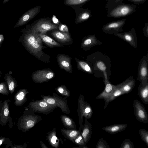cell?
<instances>
[{
  "mask_svg": "<svg viewBox=\"0 0 148 148\" xmlns=\"http://www.w3.org/2000/svg\"><path fill=\"white\" fill-rule=\"evenodd\" d=\"M86 59L92 69L95 77H102L104 82L109 80L111 75V65L108 56L102 52L98 51L88 56Z\"/></svg>",
  "mask_w": 148,
  "mask_h": 148,
  "instance_id": "obj_2",
  "label": "cell"
},
{
  "mask_svg": "<svg viewBox=\"0 0 148 148\" xmlns=\"http://www.w3.org/2000/svg\"><path fill=\"white\" fill-rule=\"evenodd\" d=\"M10 92L6 82H1L0 83V93L4 95H8Z\"/></svg>",
  "mask_w": 148,
  "mask_h": 148,
  "instance_id": "obj_27",
  "label": "cell"
},
{
  "mask_svg": "<svg viewBox=\"0 0 148 148\" xmlns=\"http://www.w3.org/2000/svg\"><path fill=\"white\" fill-rule=\"evenodd\" d=\"M79 132L75 130H72L69 132V136L71 138H72L77 136Z\"/></svg>",
  "mask_w": 148,
  "mask_h": 148,
  "instance_id": "obj_35",
  "label": "cell"
},
{
  "mask_svg": "<svg viewBox=\"0 0 148 148\" xmlns=\"http://www.w3.org/2000/svg\"><path fill=\"white\" fill-rule=\"evenodd\" d=\"M5 75L4 78L7 84L9 92L11 94H12L16 88L18 86L17 82L15 78L10 74L6 73Z\"/></svg>",
  "mask_w": 148,
  "mask_h": 148,
  "instance_id": "obj_23",
  "label": "cell"
},
{
  "mask_svg": "<svg viewBox=\"0 0 148 148\" xmlns=\"http://www.w3.org/2000/svg\"><path fill=\"white\" fill-rule=\"evenodd\" d=\"M72 58L64 54H58L57 59L60 68L69 73H72L73 69L71 64Z\"/></svg>",
  "mask_w": 148,
  "mask_h": 148,
  "instance_id": "obj_8",
  "label": "cell"
},
{
  "mask_svg": "<svg viewBox=\"0 0 148 148\" xmlns=\"http://www.w3.org/2000/svg\"><path fill=\"white\" fill-rule=\"evenodd\" d=\"M4 40V38L3 35L2 34H0V49L1 47Z\"/></svg>",
  "mask_w": 148,
  "mask_h": 148,
  "instance_id": "obj_39",
  "label": "cell"
},
{
  "mask_svg": "<svg viewBox=\"0 0 148 148\" xmlns=\"http://www.w3.org/2000/svg\"><path fill=\"white\" fill-rule=\"evenodd\" d=\"M55 76L54 73L50 69L38 70L33 73L32 80L36 83H42L48 81Z\"/></svg>",
  "mask_w": 148,
  "mask_h": 148,
  "instance_id": "obj_5",
  "label": "cell"
},
{
  "mask_svg": "<svg viewBox=\"0 0 148 148\" xmlns=\"http://www.w3.org/2000/svg\"><path fill=\"white\" fill-rule=\"evenodd\" d=\"M64 122L68 125L70 126L72 125V121L69 118L66 117L64 119Z\"/></svg>",
  "mask_w": 148,
  "mask_h": 148,
  "instance_id": "obj_36",
  "label": "cell"
},
{
  "mask_svg": "<svg viewBox=\"0 0 148 148\" xmlns=\"http://www.w3.org/2000/svg\"><path fill=\"white\" fill-rule=\"evenodd\" d=\"M139 133L142 140L148 147V131L142 128L139 131Z\"/></svg>",
  "mask_w": 148,
  "mask_h": 148,
  "instance_id": "obj_26",
  "label": "cell"
},
{
  "mask_svg": "<svg viewBox=\"0 0 148 148\" xmlns=\"http://www.w3.org/2000/svg\"><path fill=\"white\" fill-rule=\"evenodd\" d=\"M40 7L38 6L30 9L23 14L19 18L14 28L21 27L26 24L38 13Z\"/></svg>",
  "mask_w": 148,
  "mask_h": 148,
  "instance_id": "obj_7",
  "label": "cell"
},
{
  "mask_svg": "<svg viewBox=\"0 0 148 148\" xmlns=\"http://www.w3.org/2000/svg\"><path fill=\"white\" fill-rule=\"evenodd\" d=\"M57 139V138L55 136H53L51 138V142L53 144H55L56 142V140Z\"/></svg>",
  "mask_w": 148,
  "mask_h": 148,
  "instance_id": "obj_40",
  "label": "cell"
},
{
  "mask_svg": "<svg viewBox=\"0 0 148 148\" xmlns=\"http://www.w3.org/2000/svg\"><path fill=\"white\" fill-rule=\"evenodd\" d=\"M90 17V14L87 12H84L80 14L78 16L77 21L81 22L88 19Z\"/></svg>",
  "mask_w": 148,
  "mask_h": 148,
  "instance_id": "obj_32",
  "label": "cell"
},
{
  "mask_svg": "<svg viewBox=\"0 0 148 148\" xmlns=\"http://www.w3.org/2000/svg\"><path fill=\"white\" fill-rule=\"evenodd\" d=\"M127 126L126 124H117L103 127L102 129L110 134H114L125 130Z\"/></svg>",
  "mask_w": 148,
  "mask_h": 148,
  "instance_id": "obj_17",
  "label": "cell"
},
{
  "mask_svg": "<svg viewBox=\"0 0 148 148\" xmlns=\"http://www.w3.org/2000/svg\"><path fill=\"white\" fill-rule=\"evenodd\" d=\"M75 58L78 69L90 74H94L92 69L87 61L79 60L76 58Z\"/></svg>",
  "mask_w": 148,
  "mask_h": 148,
  "instance_id": "obj_21",
  "label": "cell"
},
{
  "mask_svg": "<svg viewBox=\"0 0 148 148\" xmlns=\"http://www.w3.org/2000/svg\"><path fill=\"white\" fill-rule=\"evenodd\" d=\"M27 28L34 32L46 34L47 32L58 29V26L52 23L50 20L41 19L30 28L27 27Z\"/></svg>",
  "mask_w": 148,
  "mask_h": 148,
  "instance_id": "obj_3",
  "label": "cell"
},
{
  "mask_svg": "<svg viewBox=\"0 0 148 148\" xmlns=\"http://www.w3.org/2000/svg\"><path fill=\"white\" fill-rule=\"evenodd\" d=\"M135 79L132 76H131L116 86L121 90L124 94H128L132 90L135 86Z\"/></svg>",
  "mask_w": 148,
  "mask_h": 148,
  "instance_id": "obj_13",
  "label": "cell"
},
{
  "mask_svg": "<svg viewBox=\"0 0 148 148\" xmlns=\"http://www.w3.org/2000/svg\"><path fill=\"white\" fill-rule=\"evenodd\" d=\"M134 147L133 143L128 138L125 139L120 147L121 148H134Z\"/></svg>",
  "mask_w": 148,
  "mask_h": 148,
  "instance_id": "obj_28",
  "label": "cell"
},
{
  "mask_svg": "<svg viewBox=\"0 0 148 148\" xmlns=\"http://www.w3.org/2000/svg\"><path fill=\"white\" fill-rule=\"evenodd\" d=\"M88 0H66V3L69 5L79 4L84 3Z\"/></svg>",
  "mask_w": 148,
  "mask_h": 148,
  "instance_id": "obj_31",
  "label": "cell"
},
{
  "mask_svg": "<svg viewBox=\"0 0 148 148\" xmlns=\"http://www.w3.org/2000/svg\"><path fill=\"white\" fill-rule=\"evenodd\" d=\"M134 114L137 119L140 122H148V115L145 108L141 102L135 99L133 102Z\"/></svg>",
  "mask_w": 148,
  "mask_h": 148,
  "instance_id": "obj_6",
  "label": "cell"
},
{
  "mask_svg": "<svg viewBox=\"0 0 148 148\" xmlns=\"http://www.w3.org/2000/svg\"><path fill=\"white\" fill-rule=\"evenodd\" d=\"M114 35L125 41L133 48H136L137 47V37L134 31H131L122 33H118Z\"/></svg>",
  "mask_w": 148,
  "mask_h": 148,
  "instance_id": "obj_12",
  "label": "cell"
},
{
  "mask_svg": "<svg viewBox=\"0 0 148 148\" xmlns=\"http://www.w3.org/2000/svg\"><path fill=\"white\" fill-rule=\"evenodd\" d=\"M9 99L5 100L3 102V105L0 112V124L5 125L8 122H10L12 126V118L10 116L9 103Z\"/></svg>",
  "mask_w": 148,
  "mask_h": 148,
  "instance_id": "obj_9",
  "label": "cell"
},
{
  "mask_svg": "<svg viewBox=\"0 0 148 148\" xmlns=\"http://www.w3.org/2000/svg\"><path fill=\"white\" fill-rule=\"evenodd\" d=\"M1 73H2L1 71H0V78H1Z\"/></svg>",
  "mask_w": 148,
  "mask_h": 148,
  "instance_id": "obj_43",
  "label": "cell"
},
{
  "mask_svg": "<svg viewBox=\"0 0 148 148\" xmlns=\"http://www.w3.org/2000/svg\"><path fill=\"white\" fill-rule=\"evenodd\" d=\"M124 24L123 21L111 23L104 26L103 30L106 33L114 35L121 31Z\"/></svg>",
  "mask_w": 148,
  "mask_h": 148,
  "instance_id": "obj_15",
  "label": "cell"
},
{
  "mask_svg": "<svg viewBox=\"0 0 148 148\" xmlns=\"http://www.w3.org/2000/svg\"><path fill=\"white\" fill-rule=\"evenodd\" d=\"M102 43L97 38L95 34L89 35L83 38L81 47L85 51H88L93 46L101 45Z\"/></svg>",
  "mask_w": 148,
  "mask_h": 148,
  "instance_id": "obj_10",
  "label": "cell"
},
{
  "mask_svg": "<svg viewBox=\"0 0 148 148\" xmlns=\"http://www.w3.org/2000/svg\"><path fill=\"white\" fill-rule=\"evenodd\" d=\"M47 101L48 103L50 104H53L55 103L54 99L51 98L48 99L47 100Z\"/></svg>",
  "mask_w": 148,
  "mask_h": 148,
  "instance_id": "obj_37",
  "label": "cell"
},
{
  "mask_svg": "<svg viewBox=\"0 0 148 148\" xmlns=\"http://www.w3.org/2000/svg\"><path fill=\"white\" fill-rule=\"evenodd\" d=\"M10 0H3V3L5 4V3L8 2Z\"/></svg>",
  "mask_w": 148,
  "mask_h": 148,
  "instance_id": "obj_42",
  "label": "cell"
},
{
  "mask_svg": "<svg viewBox=\"0 0 148 148\" xmlns=\"http://www.w3.org/2000/svg\"><path fill=\"white\" fill-rule=\"evenodd\" d=\"M38 33L42 42L51 48L59 47L62 46L60 44L47 35L46 34Z\"/></svg>",
  "mask_w": 148,
  "mask_h": 148,
  "instance_id": "obj_22",
  "label": "cell"
},
{
  "mask_svg": "<svg viewBox=\"0 0 148 148\" xmlns=\"http://www.w3.org/2000/svg\"><path fill=\"white\" fill-rule=\"evenodd\" d=\"M104 82L105 88L103 92L95 97L96 99L105 100L112 93L115 88V85L111 84L109 80H106Z\"/></svg>",
  "mask_w": 148,
  "mask_h": 148,
  "instance_id": "obj_18",
  "label": "cell"
},
{
  "mask_svg": "<svg viewBox=\"0 0 148 148\" xmlns=\"http://www.w3.org/2000/svg\"><path fill=\"white\" fill-rule=\"evenodd\" d=\"M21 32L22 34L18 41L25 49L40 60L46 63H49L50 57L43 51L46 48L43 45L42 42L38 34L27 28L22 29Z\"/></svg>",
  "mask_w": 148,
  "mask_h": 148,
  "instance_id": "obj_1",
  "label": "cell"
},
{
  "mask_svg": "<svg viewBox=\"0 0 148 148\" xmlns=\"http://www.w3.org/2000/svg\"><path fill=\"white\" fill-rule=\"evenodd\" d=\"M39 106L42 108H45L48 106L47 104L45 102L42 101L39 103Z\"/></svg>",
  "mask_w": 148,
  "mask_h": 148,
  "instance_id": "obj_38",
  "label": "cell"
},
{
  "mask_svg": "<svg viewBox=\"0 0 148 148\" xmlns=\"http://www.w3.org/2000/svg\"><path fill=\"white\" fill-rule=\"evenodd\" d=\"M60 30L64 32H69V30L67 27L64 25H61L58 26Z\"/></svg>",
  "mask_w": 148,
  "mask_h": 148,
  "instance_id": "obj_34",
  "label": "cell"
},
{
  "mask_svg": "<svg viewBox=\"0 0 148 148\" xmlns=\"http://www.w3.org/2000/svg\"><path fill=\"white\" fill-rule=\"evenodd\" d=\"M28 93L27 90L23 89L19 90L14 96V104L17 106L23 105L26 100V95Z\"/></svg>",
  "mask_w": 148,
  "mask_h": 148,
  "instance_id": "obj_19",
  "label": "cell"
},
{
  "mask_svg": "<svg viewBox=\"0 0 148 148\" xmlns=\"http://www.w3.org/2000/svg\"><path fill=\"white\" fill-rule=\"evenodd\" d=\"M3 105V102L1 101H0V112L1 110V108Z\"/></svg>",
  "mask_w": 148,
  "mask_h": 148,
  "instance_id": "obj_41",
  "label": "cell"
},
{
  "mask_svg": "<svg viewBox=\"0 0 148 148\" xmlns=\"http://www.w3.org/2000/svg\"><path fill=\"white\" fill-rule=\"evenodd\" d=\"M35 124L34 119L32 116L25 115L19 118L17 126L19 130L26 132L32 127Z\"/></svg>",
  "mask_w": 148,
  "mask_h": 148,
  "instance_id": "obj_11",
  "label": "cell"
},
{
  "mask_svg": "<svg viewBox=\"0 0 148 148\" xmlns=\"http://www.w3.org/2000/svg\"><path fill=\"white\" fill-rule=\"evenodd\" d=\"M75 142L77 144L81 145H83L85 144L84 139L82 136L80 135L77 137L75 140Z\"/></svg>",
  "mask_w": 148,
  "mask_h": 148,
  "instance_id": "obj_33",
  "label": "cell"
},
{
  "mask_svg": "<svg viewBox=\"0 0 148 148\" xmlns=\"http://www.w3.org/2000/svg\"><path fill=\"white\" fill-rule=\"evenodd\" d=\"M132 9V8L129 6H121L112 10L110 14L115 17L125 16L130 13Z\"/></svg>",
  "mask_w": 148,
  "mask_h": 148,
  "instance_id": "obj_16",
  "label": "cell"
},
{
  "mask_svg": "<svg viewBox=\"0 0 148 148\" xmlns=\"http://www.w3.org/2000/svg\"><path fill=\"white\" fill-rule=\"evenodd\" d=\"M3 144H7L9 147L12 145V141L8 138L1 137L0 138V146Z\"/></svg>",
  "mask_w": 148,
  "mask_h": 148,
  "instance_id": "obj_30",
  "label": "cell"
},
{
  "mask_svg": "<svg viewBox=\"0 0 148 148\" xmlns=\"http://www.w3.org/2000/svg\"><path fill=\"white\" fill-rule=\"evenodd\" d=\"M92 133V129L90 122H88L86 119L82 134V135L85 143L88 142L90 139Z\"/></svg>",
  "mask_w": 148,
  "mask_h": 148,
  "instance_id": "obj_24",
  "label": "cell"
},
{
  "mask_svg": "<svg viewBox=\"0 0 148 148\" xmlns=\"http://www.w3.org/2000/svg\"><path fill=\"white\" fill-rule=\"evenodd\" d=\"M148 55L141 59L138 66L137 79L143 85L148 82Z\"/></svg>",
  "mask_w": 148,
  "mask_h": 148,
  "instance_id": "obj_4",
  "label": "cell"
},
{
  "mask_svg": "<svg viewBox=\"0 0 148 148\" xmlns=\"http://www.w3.org/2000/svg\"><path fill=\"white\" fill-rule=\"evenodd\" d=\"M51 34L56 40L61 43L71 44L72 42L71 37L69 32L55 30L52 32Z\"/></svg>",
  "mask_w": 148,
  "mask_h": 148,
  "instance_id": "obj_14",
  "label": "cell"
},
{
  "mask_svg": "<svg viewBox=\"0 0 148 148\" xmlns=\"http://www.w3.org/2000/svg\"><path fill=\"white\" fill-rule=\"evenodd\" d=\"M96 148H109L110 146L107 142L103 138H100L96 146Z\"/></svg>",
  "mask_w": 148,
  "mask_h": 148,
  "instance_id": "obj_29",
  "label": "cell"
},
{
  "mask_svg": "<svg viewBox=\"0 0 148 148\" xmlns=\"http://www.w3.org/2000/svg\"><path fill=\"white\" fill-rule=\"evenodd\" d=\"M115 88L112 93L104 100L105 104L104 107L105 109L107 107L109 103L114 100L118 97L123 95V93L121 90L117 87L116 85Z\"/></svg>",
  "mask_w": 148,
  "mask_h": 148,
  "instance_id": "obj_25",
  "label": "cell"
},
{
  "mask_svg": "<svg viewBox=\"0 0 148 148\" xmlns=\"http://www.w3.org/2000/svg\"><path fill=\"white\" fill-rule=\"evenodd\" d=\"M138 95L142 101L146 104H148V82L143 85L140 82L138 87Z\"/></svg>",
  "mask_w": 148,
  "mask_h": 148,
  "instance_id": "obj_20",
  "label": "cell"
}]
</instances>
